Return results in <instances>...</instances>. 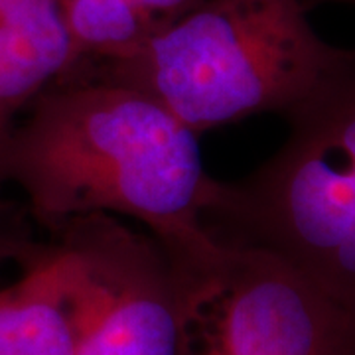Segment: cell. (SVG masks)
<instances>
[{"instance_id": "6da1fadb", "label": "cell", "mask_w": 355, "mask_h": 355, "mask_svg": "<svg viewBox=\"0 0 355 355\" xmlns=\"http://www.w3.org/2000/svg\"><path fill=\"white\" fill-rule=\"evenodd\" d=\"M0 148V184L24 193L48 233L73 217L132 219L166 249L184 284L223 263L227 243L207 227L219 180L200 137L139 89L64 77L44 89Z\"/></svg>"}, {"instance_id": "7a4b0ae2", "label": "cell", "mask_w": 355, "mask_h": 355, "mask_svg": "<svg viewBox=\"0 0 355 355\" xmlns=\"http://www.w3.org/2000/svg\"><path fill=\"white\" fill-rule=\"evenodd\" d=\"M308 12L304 0H205L132 55L64 77L139 89L198 137L251 114L284 116L352 51L322 38Z\"/></svg>"}, {"instance_id": "3957f363", "label": "cell", "mask_w": 355, "mask_h": 355, "mask_svg": "<svg viewBox=\"0 0 355 355\" xmlns=\"http://www.w3.org/2000/svg\"><path fill=\"white\" fill-rule=\"evenodd\" d=\"M284 119L277 153L219 182L207 227L279 254L355 314V50Z\"/></svg>"}, {"instance_id": "277c9868", "label": "cell", "mask_w": 355, "mask_h": 355, "mask_svg": "<svg viewBox=\"0 0 355 355\" xmlns=\"http://www.w3.org/2000/svg\"><path fill=\"white\" fill-rule=\"evenodd\" d=\"M184 292V355H355V314L261 247L227 243Z\"/></svg>"}, {"instance_id": "5b68a950", "label": "cell", "mask_w": 355, "mask_h": 355, "mask_svg": "<svg viewBox=\"0 0 355 355\" xmlns=\"http://www.w3.org/2000/svg\"><path fill=\"white\" fill-rule=\"evenodd\" d=\"M50 235L76 268V355H184V282L148 231L91 214Z\"/></svg>"}, {"instance_id": "8992f818", "label": "cell", "mask_w": 355, "mask_h": 355, "mask_svg": "<svg viewBox=\"0 0 355 355\" xmlns=\"http://www.w3.org/2000/svg\"><path fill=\"white\" fill-rule=\"evenodd\" d=\"M77 336L76 268L50 239L0 288V355H76Z\"/></svg>"}, {"instance_id": "52a82bcc", "label": "cell", "mask_w": 355, "mask_h": 355, "mask_svg": "<svg viewBox=\"0 0 355 355\" xmlns=\"http://www.w3.org/2000/svg\"><path fill=\"white\" fill-rule=\"evenodd\" d=\"M69 69L64 0H0V135Z\"/></svg>"}, {"instance_id": "ba28073f", "label": "cell", "mask_w": 355, "mask_h": 355, "mask_svg": "<svg viewBox=\"0 0 355 355\" xmlns=\"http://www.w3.org/2000/svg\"><path fill=\"white\" fill-rule=\"evenodd\" d=\"M38 245L40 243L30 241L24 235L0 225V265L6 261H16L22 266L26 259L38 249Z\"/></svg>"}, {"instance_id": "9c48e42d", "label": "cell", "mask_w": 355, "mask_h": 355, "mask_svg": "<svg viewBox=\"0 0 355 355\" xmlns=\"http://www.w3.org/2000/svg\"><path fill=\"white\" fill-rule=\"evenodd\" d=\"M308 8L322 6V4H343V6H355V0H304Z\"/></svg>"}, {"instance_id": "30bf717a", "label": "cell", "mask_w": 355, "mask_h": 355, "mask_svg": "<svg viewBox=\"0 0 355 355\" xmlns=\"http://www.w3.org/2000/svg\"><path fill=\"white\" fill-rule=\"evenodd\" d=\"M186 355H188V354H186Z\"/></svg>"}]
</instances>
